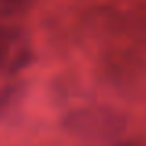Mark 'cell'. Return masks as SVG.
<instances>
[{
    "mask_svg": "<svg viewBox=\"0 0 146 146\" xmlns=\"http://www.w3.org/2000/svg\"><path fill=\"white\" fill-rule=\"evenodd\" d=\"M68 133L89 141H111L120 137L128 128V120L120 111L107 106L82 107L63 118Z\"/></svg>",
    "mask_w": 146,
    "mask_h": 146,
    "instance_id": "cell-1",
    "label": "cell"
},
{
    "mask_svg": "<svg viewBox=\"0 0 146 146\" xmlns=\"http://www.w3.org/2000/svg\"><path fill=\"white\" fill-rule=\"evenodd\" d=\"M15 44H17V32L0 22V68L9 63Z\"/></svg>",
    "mask_w": 146,
    "mask_h": 146,
    "instance_id": "cell-2",
    "label": "cell"
},
{
    "mask_svg": "<svg viewBox=\"0 0 146 146\" xmlns=\"http://www.w3.org/2000/svg\"><path fill=\"white\" fill-rule=\"evenodd\" d=\"M22 6H24V0H0V19L17 13Z\"/></svg>",
    "mask_w": 146,
    "mask_h": 146,
    "instance_id": "cell-3",
    "label": "cell"
},
{
    "mask_svg": "<svg viewBox=\"0 0 146 146\" xmlns=\"http://www.w3.org/2000/svg\"><path fill=\"white\" fill-rule=\"evenodd\" d=\"M11 98H13V91H11V89H4V91H0V115H2L4 111L9 107Z\"/></svg>",
    "mask_w": 146,
    "mask_h": 146,
    "instance_id": "cell-4",
    "label": "cell"
}]
</instances>
